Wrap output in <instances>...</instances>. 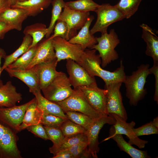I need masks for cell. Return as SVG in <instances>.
Segmentation results:
<instances>
[{
    "label": "cell",
    "instance_id": "1",
    "mask_svg": "<svg viewBox=\"0 0 158 158\" xmlns=\"http://www.w3.org/2000/svg\"><path fill=\"white\" fill-rule=\"evenodd\" d=\"M96 51L95 49L85 50L78 63L92 76L101 78L105 85L116 82L123 83L126 75L122 61H120L119 67L114 71L106 70L101 67V59Z\"/></svg>",
    "mask_w": 158,
    "mask_h": 158
},
{
    "label": "cell",
    "instance_id": "2",
    "mask_svg": "<svg viewBox=\"0 0 158 158\" xmlns=\"http://www.w3.org/2000/svg\"><path fill=\"white\" fill-rule=\"evenodd\" d=\"M151 74L149 65L142 64L131 75H126L123 83L126 88V96L131 106H136L147 93L145 86L148 75Z\"/></svg>",
    "mask_w": 158,
    "mask_h": 158
},
{
    "label": "cell",
    "instance_id": "3",
    "mask_svg": "<svg viewBox=\"0 0 158 158\" xmlns=\"http://www.w3.org/2000/svg\"><path fill=\"white\" fill-rule=\"evenodd\" d=\"M96 40L97 43L90 49H95L99 52L101 60V65L103 68L118 58L115 48L120 41L113 29H111L109 33L107 32L102 34L101 37H96Z\"/></svg>",
    "mask_w": 158,
    "mask_h": 158
},
{
    "label": "cell",
    "instance_id": "4",
    "mask_svg": "<svg viewBox=\"0 0 158 158\" xmlns=\"http://www.w3.org/2000/svg\"><path fill=\"white\" fill-rule=\"evenodd\" d=\"M71 86L66 74L60 71L51 82L41 90L45 98L57 103L64 100L72 94L73 89Z\"/></svg>",
    "mask_w": 158,
    "mask_h": 158
},
{
    "label": "cell",
    "instance_id": "5",
    "mask_svg": "<svg viewBox=\"0 0 158 158\" xmlns=\"http://www.w3.org/2000/svg\"><path fill=\"white\" fill-rule=\"evenodd\" d=\"M95 12L97 15V20L90 30L92 35L97 32L102 34L107 32L109 25L125 18L123 14L114 6L108 3L99 5Z\"/></svg>",
    "mask_w": 158,
    "mask_h": 158
},
{
    "label": "cell",
    "instance_id": "6",
    "mask_svg": "<svg viewBox=\"0 0 158 158\" xmlns=\"http://www.w3.org/2000/svg\"><path fill=\"white\" fill-rule=\"evenodd\" d=\"M72 94L64 100L56 103L65 113L68 111L80 112L95 119L102 116L90 105L78 87L74 88Z\"/></svg>",
    "mask_w": 158,
    "mask_h": 158
},
{
    "label": "cell",
    "instance_id": "7",
    "mask_svg": "<svg viewBox=\"0 0 158 158\" xmlns=\"http://www.w3.org/2000/svg\"><path fill=\"white\" fill-rule=\"evenodd\" d=\"M121 82L113 83L105 85L106 90V107L108 115L114 114L126 121L127 114L123 103L122 97L120 91Z\"/></svg>",
    "mask_w": 158,
    "mask_h": 158
},
{
    "label": "cell",
    "instance_id": "8",
    "mask_svg": "<svg viewBox=\"0 0 158 158\" xmlns=\"http://www.w3.org/2000/svg\"><path fill=\"white\" fill-rule=\"evenodd\" d=\"M116 122V119L110 114L94 119L85 133L88 143L87 149L91 157L98 158L97 154L99 150L98 135L101 128L106 124L114 125Z\"/></svg>",
    "mask_w": 158,
    "mask_h": 158
},
{
    "label": "cell",
    "instance_id": "9",
    "mask_svg": "<svg viewBox=\"0 0 158 158\" xmlns=\"http://www.w3.org/2000/svg\"><path fill=\"white\" fill-rule=\"evenodd\" d=\"M52 43L58 62L70 59L78 63L85 50L80 45L71 43L59 37L53 38Z\"/></svg>",
    "mask_w": 158,
    "mask_h": 158
},
{
    "label": "cell",
    "instance_id": "10",
    "mask_svg": "<svg viewBox=\"0 0 158 158\" xmlns=\"http://www.w3.org/2000/svg\"><path fill=\"white\" fill-rule=\"evenodd\" d=\"M78 88L93 108L102 116L108 115L106 107V89L99 88L97 83Z\"/></svg>",
    "mask_w": 158,
    "mask_h": 158
},
{
    "label": "cell",
    "instance_id": "11",
    "mask_svg": "<svg viewBox=\"0 0 158 158\" xmlns=\"http://www.w3.org/2000/svg\"><path fill=\"white\" fill-rule=\"evenodd\" d=\"M35 100V97L29 102L20 105H16L6 108L0 107V122L12 130L18 132L27 107Z\"/></svg>",
    "mask_w": 158,
    "mask_h": 158
},
{
    "label": "cell",
    "instance_id": "12",
    "mask_svg": "<svg viewBox=\"0 0 158 158\" xmlns=\"http://www.w3.org/2000/svg\"><path fill=\"white\" fill-rule=\"evenodd\" d=\"M70 83L74 88L96 84L95 77L90 75L78 63L67 59L66 64Z\"/></svg>",
    "mask_w": 158,
    "mask_h": 158
},
{
    "label": "cell",
    "instance_id": "13",
    "mask_svg": "<svg viewBox=\"0 0 158 158\" xmlns=\"http://www.w3.org/2000/svg\"><path fill=\"white\" fill-rule=\"evenodd\" d=\"M116 119L115 123L112 126L113 131L114 134H119L126 135L129 138L128 142L130 145H135L140 149L144 148L148 141L140 139L136 136L134 133L133 129L135 125L134 121L127 123L122 119L118 115L110 114Z\"/></svg>",
    "mask_w": 158,
    "mask_h": 158
},
{
    "label": "cell",
    "instance_id": "14",
    "mask_svg": "<svg viewBox=\"0 0 158 158\" xmlns=\"http://www.w3.org/2000/svg\"><path fill=\"white\" fill-rule=\"evenodd\" d=\"M18 137L13 130L5 126L0 141V158H21L17 145Z\"/></svg>",
    "mask_w": 158,
    "mask_h": 158
},
{
    "label": "cell",
    "instance_id": "15",
    "mask_svg": "<svg viewBox=\"0 0 158 158\" xmlns=\"http://www.w3.org/2000/svg\"><path fill=\"white\" fill-rule=\"evenodd\" d=\"M58 63L56 58L32 67L38 76L41 90L48 85L59 73L56 70Z\"/></svg>",
    "mask_w": 158,
    "mask_h": 158
},
{
    "label": "cell",
    "instance_id": "16",
    "mask_svg": "<svg viewBox=\"0 0 158 158\" xmlns=\"http://www.w3.org/2000/svg\"><path fill=\"white\" fill-rule=\"evenodd\" d=\"M90 15V12H81L76 11L66 6L58 20L65 22L69 31L77 30L83 27Z\"/></svg>",
    "mask_w": 158,
    "mask_h": 158
},
{
    "label": "cell",
    "instance_id": "17",
    "mask_svg": "<svg viewBox=\"0 0 158 158\" xmlns=\"http://www.w3.org/2000/svg\"><path fill=\"white\" fill-rule=\"evenodd\" d=\"M52 39L50 37L42 40L38 44L34 57L27 69L31 68L37 64L56 58L53 45Z\"/></svg>",
    "mask_w": 158,
    "mask_h": 158
},
{
    "label": "cell",
    "instance_id": "18",
    "mask_svg": "<svg viewBox=\"0 0 158 158\" xmlns=\"http://www.w3.org/2000/svg\"><path fill=\"white\" fill-rule=\"evenodd\" d=\"M11 77H15L23 82L28 87L29 91L34 95L41 91L38 76L34 68L23 70H14L6 68L4 69Z\"/></svg>",
    "mask_w": 158,
    "mask_h": 158
},
{
    "label": "cell",
    "instance_id": "19",
    "mask_svg": "<svg viewBox=\"0 0 158 158\" xmlns=\"http://www.w3.org/2000/svg\"><path fill=\"white\" fill-rule=\"evenodd\" d=\"M28 16L27 11L20 8H10L0 15V20L12 30L20 31L23 22Z\"/></svg>",
    "mask_w": 158,
    "mask_h": 158
},
{
    "label": "cell",
    "instance_id": "20",
    "mask_svg": "<svg viewBox=\"0 0 158 158\" xmlns=\"http://www.w3.org/2000/svg\"><path fill=\"white\" fill-rule=\"evenodd\" d=\"M94 19L93 16L90 15L78 33L68 41L71 43L80 45L84 50L87 48L90 49L97 43L96 37L91 33L89 30L90 26Z\"/></svg>",
    "mask_w": 158,
    "mask_h": 158
},
{
    "label": "cell",
    "instance_id": "21",
    "mask_svg": "<svg viewBox=\"0 0 158 158\" xmlns=\"http://www.w3.org/2000/svg\"><path fill=\"white\" fill-rule=\"evenodd\" d=\"M110 139H112L116 142L121 150L126 152L132 158H150L148 154L147 150H140L135 148L124 139L122 135L114 134L112 126L110 129L109 136L102 142L107 140Z\"/></svg>",
    "mask_w": 158,
    "mask_h": 158
},
{
    "label": "cell",
    "instance_id": "22",
    "mask_svg": "<svg viewBox=\"0 0 158 158\" xmlns=\"http://www.w3.org/2000/svg\"><path fill=\"white\" fill-rule=\"evenodd\" d=\"M140 26L142 30V37L147 45L145 54L152 58L153 63H158V37L147 25L143 23Z\"/></svg>",
    "mask_w": 158,
    "mask_h": 158
},
{
    "label": "cell",
    "instance_id": "23",
    "mask_svg": "<svg viewBox=\"0 0 158 158\" xmlns=\"http://www.w3.org/2000/svg\"><path fill=\"white\" fill-rule=\"evenodd\" d=\"M22 95L16 91L11 81L0 87V107H9L16 105L22 99Z\"/></svg>",
    "mask_w": 158,
    "mask_h": 158
},
{
    "label": "cell",
    "instance_id": "24",
    "mask_svg": "<svg viewBox=\"0 0 158 158\" xmlns=\"http://www.w3.org/2000/svg\"><path fill=\"white\" fill-rule=\"evenodd\" d=\"M34 95L37 106L42 111L44 114L68 119L61 107L56 103L45 98L41 94V91L37 92Z\"/></svg>",
    "mask_w": 158,
    "mask_h": 158
},
{
    "label": "cell",
    "instance_id": "25",
    "mask_svg": "<svg viewBox=\"0 0 158 158\" xmlns=\"http://www.w3.org/2000/svg\"><path fill=\"white\" fill-rule=\"evenodd\" d=\"M43 113L42 111L37 106L35 99L27 107L18 132L26 129L29 126L40 123Z\"/></svg>",
    "mask_w": 158,
    "mask_h": 158
},
{
    "label": "cell",
    "instance_id": "26",
    "mask_svg": "<svg viewBox=\"0 0 158 158\" xmlns=\"http://www.w3.org/2000/svg\"><path fill=\"white\" fill-rule=\"evenodd\" d=\"M52 0H29L23 2H16L11 8L23 9L27 11L28 16L34 17L47 8Z\"/></svg>",
    "mask_w": 158,
    "mask_h": 158
},
{
    "label": "cell",
    "instance_id": "27",
    "mask_svg": "<svg viewBox=\"0 0 158 158\" xmlns=\"http://www.w3.org/2000/svg\"><path fill=\"white\" fill-rule=\"evenodd\" d=\"M32 42V38L31 36L29 35H25L19 47L11 54L8 55H6L3 57L4 61L1 67V72L26 52L29 49Z\"/></svg>",
    "mask_w": 158,
    "mask_h": 158
},
{
    "label": "cell",
    "instance_id": "28",
    "mask_svg": "<svg viewBox=\"0 0 158 158\" xmlns=\"http://www.w3.org/2000/svg\"><path fill=\"white\" fill-rule=\"evenodd\" d=\"M48 32L46 25L42 23H37L26 26L23 32L25 35H30L32 38V43L29 49L37 44Z\"/></svg>",
    "mask_w": 158,
    "mask_h": 158
},
{
    "label": "cell",
    "instance_id": "29",
    "mask_svg": "<svg viewBox=\"0 0 158 158\" xmlns=\"http://www.w3.org/2000/svg\"><path fill=\"white\" fill-rule=\"evenodd\" d=\"M37 44L32 47L7 67L14 70H23L27 69L35 55Z\"/></svg>",
    "mask_w": 158,
    "mask_h": 158
},
{
    "label": "cell",
    "instance_id": "30",
    "mask_svg": "<svg viewBox=\"0 0 158 158\" xmlns=\"http://www.w3.org/2000/svg\"><path fill=\"white\" fill-rule=\"evenodd\" d=\"M142 0H120L114 6L126 19L130 18L138 10Z\"/></svg>",
    "mask_w": 158,
    "mask_h": 158
},
{
    "label": "cell",
    "instance_id": "31",
    "mask_svg": "<svg viewBox=\"0 0 158 158\" xmlns=\"http://www.w3.org/2000/svg\"><path fill=\"white\" fill-rule=\"evenodd\" d=\"M68 8L81 12H95L99 5L93 0H77L66 2Z\"/></svg>",
    "mask_w": 158,
    "mask_h": 158
},
{
    "label": "cell",
    "instance_id": "32",
    "mask_svg": "<svg viewBox=\"0 0 158 158\" xmlns=\"http://www.w3.org/2000/svg\"><path fill=\"white\" fill-rule=\"evenodd\" d=\"M85 141H87V140L85 133H80L65 137L62 143L58 147L49 151L54 156L61 151L66 150L78 143Z\"/></svg>",
    "mask_w": 158,
    "mask_h": 158
},
{
    "label": "cell",
    "instance_id": "33",
    "mask_svg": "<svg viewBox=\"0 0 158 158\" xmlns=\"http://www.w3.org/2000/svg\"><path fill=\"white\" fill-rule=\"evenodd\" d=\"M51 4L52 6L51 16L49 25L47 28L48 32L45 35L46 38L50 37L62 12V9L66 6V2L64 0H53L52 1Z\"/></svg>",
    "mask_w": 158,
    "mask_h": 158
},
{
    "label": "cell",
    "instance_id": "34",
    "mask_svg": "<svg viewBox=\"0 0 158 158\" xmlns=\"http://www.w3.org/2000/svg\"><path fill=\"white\" fill-rule=\"evenodd\" d=\"M68 119L84 128L87 130L94 119L83 113L75 111H68L65 112Z\"/></svg>",
    "mask_w": 158,
    "mask_h": 158
},
{
    "label": "cell",
    "instance_id": "35",
    "mask_svg": "<svg viewBox=\"0 0 158 158\" xmlns=\"http://www.w3.org/2000/svg\"><path fill=\"white\" fill-rule=\"evenodd\" d=\"M77 34L76 30L69 31L68 25L65 22L58 20L54 28V34L50 37L52 38L56 37H59L69 41Z\"/></svg>",
    "mask_w": 158,
    "mask_h": 158
},
{
    "label": "cell",
    "instance_id": "36",
    "mask_svg": "<svg viewBox=\"0 0 158 158\" xmlns=\"http://www.w3.org/2000/svg\"><path fill=\"white\" fill-rule=\"evenodd\" d=\"M60 129L65 137L80 133H85L86 131L83 127L74 123L68 119L64 121Z\"/></svg>",
    "mask_w": 158,
    "mask_h": 158
},
{
    "label": "cell",
    "instance_id": "37",
    "mask_svg": "<svg viewBox=\"0 0 158 158\" xmlns=\"http://www.w3.org/2000/svg\"><path fill=\"white\" fill-rule=\"evenodd\" d=\"M133 130L137 137L158 133V117H156L152 121L147 123Z\"/></svg>",
    "mask_w": 158,
    "mask_h": 158
},
{
    "label": "cell",
    "instance_id": "38",
    "mask_svg": "<svg viewBox=\"0 0 158 158\" xmlns=\"http://www.w3.org/2000/svg\"><path fill=\"white\" fill-rule=\"evenodd\" d=\"M49 140L53 142V145L49 150L51 151L58 147L63 140L65 137L63 134L60 128L44 126Z\"/></svg>",
    "mask_w": 158,
    "mask_h": 158
},
{
    "label": "cell",
    "instance_id": "39",
    "mask_svg": "<svg viewBox=\"0 0 158 158\" xmlns=\"http://www.w3.org/2000/svg\"><path fill=\"white\" fill-rule=\"evenodd\" d=\"M66 119L55 115L43 113L40 123L44 126L60 128Z\"/></svg>",
    "mask_w": 158,
    "mask_h": 158
},
{
    "label": "cell",
    "instance_id": "40",
    "mask_svg": "<svg viewBox=\"0 0 158 158\" xmlns=\"http://www.w3.org/2000/svg\"><path fill=\"white\" fill-rule=\"evenodd\" d=\"M88 145L87 141L82 142L58 152L69 153L71 154L73 158H83L85 152L87 149Z\"/></svg>",
    "mask_w": 158,
    "mask_h": 158
},
{
    "label": "cell",
    "instance_id": "41",
    "mask_svg": "<svg viewBox=\"0 0 158 158\" xmlns=\"http://www.w3.org/2000/svg\"><path fill=\"white\" fill-rule=\"evenodd\" d=\"M26 129L34 134L44 140H49L44 127L40 123L29 126Z\"/></svg>",
    "mask_w": 158,
    "mask_h": 158
},
{
    "label": "cell",
    "instance_id": "42",
    "mask_svg": "<svg viewBox=\"0 0 158 158\" xmlns=\"http://www.w3.org/2000/svg\"><path fill=\"white\" fill-rule=\"evenodd\" d=\"M151 74H153L155 77V92L154 99L158 103V63H153V66L150 68Z\"/></svg>",
    "mask_w": 158,
    "mask_h": 158
},
{
    "label": "cell",
    "instance_id": "43",
    "mask_svg": "<svg viewBox=\"0 0 158 158\" xmlns=\"http://www.w3.org/2000/svg\"><path fill=\"white\" fill-rule=\"evenodd\" d=\"M11 30L8 25L0 20V39H3L5 34Z\"/></svg>",
    "mask_w": 158,
    "mask_h": 158
},
{
    "label": "cell",
    "instance_id": "44",
    "mask_svg": "<svg viewBox=\"0 0 158 158\" xmlns=\"http://www.w3.org/2000/svg\"><path fill=\"white\" fill-rule=\"evenodd\" d=\"M11 8L8 0H0V15L8 8Z\"/></svg>",
    "mask_w": 158,
    "mask_h": 158
},
{
    "label": "cell",
    "instance_id": "45",
    "mask_svg": "<svg viewBox=\"0 0 158 158\" xmlns=\"http://www.w3.org/2000/svg\"><path fill=\"white\" fill-rule=\"evenodd\" d=\"M53 158H73L71 154L68 152H59L53 156Z\"/></svg>",
    "mask_w": 158,
    "mask_h": 158
},
{
    "label": "cell",
    "instance_id": "46",
    "mask_svg": "<svg viewBox=\"0 0 158 158\" xmlns=\"http://www.w3.org/2000/svg\"><path fill=\"white\" fill-rule=\"evenodd\" d=\"M6 55V53L4 50L2 48H0V76L1 73V60L2 58H3ZM3 85L2 80L0 79V87Z\"/></svg>",
    "mask_w": 158,
    "mask_h": 158
},
{
    "label": "cell",
    "instance_id": "47",
    "mask_svg": "<svg viewBox=\"0 0 158 158\" xmlns=\"http://www.w3.org/2000/svg\"><path fill=\"white\" fill-rule=\"evenodd\" d=\"M5 126L2 124L0 122V141L2 138L5 131Z\"/></svg>",
    "mask_w": 158,
    "mask_h": 158
},
{
    "label": "cell",
    "instance_id": "48",
    "mask_svg": "<svg viewBox=\"0 0 158 158\" xmlns=\"http://www.w3.org/2000/svg\"><path fill=\"white\" fill-rule=\"evenodd\" d=\"M9 4L10 7L14 5L16 3V0H8Z\"/></svg>",
    "mask_w": 158,
    "mask_h": 158
},
{
    "label": "cell",
    "instance_id": "49",
    "mask_svg": "<svg viewBox=\"0 0 158 158\" xmlns=\"http://www.w3.org/2000/svg\"><path fill=\"white\" fill-rule=\"evenodd\" d=\"M16 2H23L27 1L29 0H16Z\"/></svg>",
    "mask_w": 158,
    "mask_h": 158
}]
</instances>
